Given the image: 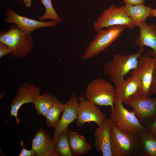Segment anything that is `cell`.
<instances>
[{
	"label": "cell",
	"instance_id": "ac0fdd59",
	"mask_svg": "<svg viewBox=\"0 0 156 156\" xmlns=\"http://www.w3.org/2000/svg\"><path fill=\"white\" fill-rule=\"evenodd\" d=\"M151 9L150 6H146L143 3L136 5H125V11L132 20L135 27L146 22V18L151 16Z\"/></svg>",
	"mask_w": 156,
	"mask_h": 156
},
{
	"label": "cell",
	"instance_id": "2e32d148",
	"mask_svg": "<svg viewBox=\"0 0 156 156\" xmlns=\"http://www.w3.org/2000/svg\"><path fill=\"white\" fill-rule=\"evenodd\" d=\"M140 35L135 44L139 46L140 49H144V46L153 49L149 52L153 57L156 58V25L153 23L149 25L144 22L138 26Z\"/></svg>",
	"mask_w": 156,
	"mask_h": 156
},
{
	"label": "cell",
	"instance_id": "4fadbf2b",
	"mask_svg": "<svg viewBox=\"0 0 156 156\" xmlns=\"http://www.w3.org/2000/svg\"><path fill=\"white\" fill-rule=\"evenodd\" d=\"M113 123L110 118H105L94 131V145L96 148L101 151L103 156H112L111 141Z\"/></svg>",
	"mask_w": 156,
	"mask_h": 156
},
{
	"label": "cell",
	"instance_id": "5bb4252c",
	"mask_svg": "<svg viewBox=\"0 0 156 156\" xmlns=\"http://www.w3.org/2000/svg\"><path fill=\"white\" fill-rule=\"evenodd\" d=\"M79 103L76 94L73 92L70 98L64 104L62 116L55 128L52 138L53 141L59 134L66 131L69 125L77 118Z\"/></svg>",
	"mask_w": 156,
	"mask_h": 156
},
{
	"label": "cell",
	"instance_id": "4316f807",
	"mask_svg": "<svg viewBox=\"0 0 156 156\" xmlns=\"http://www.w3.org/2000/svg\"><path fill=\"white\" fill-rule=\"evenodd\" d=\"M155 93H156V65L153 72L152 82L150 90V95H153Z\"/></svg>",
	"mask_w": 156,
	"mask_h": 156
},
{
	"label": "cell",
	"instance_id": "8992f818",
	"mask_svg": "<svg viewBox=\"0 0 156 156\" xmlns=\"http://www.w3.org/2000/svg\"><path fill=\"white\" fill-rule=\"evenodd\" d=\"M108 28L106 30L102 29L97 32L94 39L85 48L82 59H90L104 51L120 37L127 28L118 25L110 27Z\"/></svg>",
	"mask_w": 156,
	"mask_h": 156
},
{
	"label": "cell",
	"instance_id": "7402d4cb",
	"mask_svg": "<svg viewBox=\"0 0 156 156\" xmlns=\"http://www.w3.org/2000/svg\"><path fill=\"white\" fill-rule=\"evenodd\" d=\"M68 128L54 141L55 151L58 156H73L68 141Z\"/></svg>",
	"mask_w": 156,
	"mask_h": 156
},
{
	"label": "cell",
	"instance_id": "f546056e",
	"mask_svg": "<svg viewBox=\"0 0 156 156\" xmlns=\"http://www.w3.org/2000/svg\"><path fill=\"white\" fill-rule=\"evenodd\" d=\"M24 2L26 8H29L31 7L32 0H22Z\"/></svg>",
	"mask_w": 156,
	"mask_h": 156
},
{
	"label": "cell",
	"instance_id": "8fae6325",
	"mask_svg": "<svg viewBox=\"0 0 156 156\" xmlns=\"http://www.w3.org/2000/svg\"><path fill=\"white\" fill-rule=\"evenodd\" d=\"M78 99L79 103L76 123L77 126L81 127L85 123L90 122L99 126L106 118L105 114L95 103L83 96H79Z\"/></svg>",
	"mask_w": 156,
	"mask_h": 156
},
{
	"label": "cell",
	"instance_id": "52a82bcc",
	"mask_svg": "<svg viewBox=\"0 0 156 156\" xmlns=\"http://www.w3.org/2000/svg\"><path fill=\"white\" fill-rule=\"evenodd\" d=\"M118 25L125 26L130 29L135 27L132 20L125 11V5L117 7L114 4L111 5L108 8L103 10L93 24L96 32L105 27Z\"/></svg>",
	"mask_w": 156,
	"mask_h": 156
},
{
	"label": "cell",
	"instance_id": "603a6c76",
	"mask_svg": "<svg viewBox=\"0 0 156 156\" xmlns=\"http://www.w3.org/2000/svg\"><path fill=\"white\" fill-rule=\"evenodd\" d=\"M64 104L57 100L53 104L44 116L46 119V125L50 128H55L59 121V118L62 112Z\"/></svg>",
	"mask_w": 156,
	"mask_h": 156
},
{
	"label": "cell",
	"instance_id": "484cf974",
	"mask_svg": "<svg viewBox=\"0 0 156 156\" xmlns=\"http://www.w3.org/2000/svg\"><path fill=\"white\" fill-rule=\"evenodd\" d=\"M11 49L4 43H0V58L1 59L7 55L11 53Z\"/></svg>",
	"mask_w": 156,
	"mask_h": 156
},
{
	"label": "cell",
	"instance_id": "5b68a950",
	"mask_svg": "<svg viewBox=\"0 0 156 156\" xmlns=\"http://www.w3.org/2000/svg\"><path fill=\"white\" fill-rule=\"evenodd\" d=\"M85 98L100 107H114L115 90L109 82L101 78L94 79L87 86Z\"/></svg>",
	"mask_w": 156,
	"mask_h": 156
},
{
	"label": "cell",
	"instance_id": "7a4b0ae2",
	"mask_svg": "<svg viewBox=\"0 0 156 156\" xmlns=\"http://www.w3.org/2000/svg\"><path fill=\"white\" fill-rule=\"evenodd\" d=\"M0 43L5 44L11 49L10 54L13 57L21 59L31 51L34 39L31 34L14 24L10 26L8 31L0 32Z\"/></svg>",
	"mask_w": 156,
	"mask_h": 156
},
{
	"label": "cell",
	"instance_id": "ba28073f",
	"mask_svg": "<svg viewBox=\"0 0 156 156\" xmlns=\"http://www.w3.org/2000/svg\"><path fill=\"white\" fill-rule=\"evenodd\" d=\"M122 103L132 108L136 116L143 126L156 120V96L151 98L143 96L138 92Z\"/></svg>",
	"mask_w": 156,
	"mask_h": 156
},
{
	"label": "cell",
	"instance_id": "cb8c5ba5",
	"mask_svg": "<svg viewBox=\"0 0 156 156\" xmlns=\"http://www.w3.org/2000/svg\"><path fill=\"white\" fill-rule=\"evenodd\" d=\"M42 3L45 9L44 14L38 17V19L40 21L50 19L57 22H62L63 20L55 12L52 5L51 0H41Z\"/></svg>",
	"mask_w": 156,
	"mask_h": 156
},
{
	"label": "cell",
	"instance_id": "6da1fadb",
	"mask_svg": "<svg viewBox=\"0 0 156 156\" xmlns=\"http://www.w3.org/2000/svg\"><path fill=\"white\" fill-rule=\"evenodd\" d=\"M144 49L139 50L134 54L126 55H115L112 60L104 64L103 72L108 76L115 86V90L118 88L124 81V77L131 70L138 66V59L142 55Z\"/></svg>",
	"mask_w": 156,
	"mask_h": 156
},
{
	"label": "cell",
	"instance_id": "44dd1931",
	"mask_svg": "<svg viewBox=\"0 0 156 156\" xmlns=\"http://www.w3.org/2000/svg\"><path fill=\"white\" fill-rule=\"evenodd\" d=\"M141 148L145 156H156V136L147 131L139 135Z\"/></svg>",
	"mask_w": 156,
	"mask_h": 156
},
{
	"label": "cell",
	"instance_id": "9a60e30c",
	"mask_svg": "<svg viewBox=\"0 0 156 156\" xmlns=\"http://www.w3.org/2000/svg\"><path fill=\"white\" fill-rule=\"evenodd\" d=\"M31 145V149L36 152L37 156H58L55 151L52 138L42 127L36 132Z\"/></svg>",
	"mask_w": 156,
	"mask_h": 156
},
{
	"label": "cell",
	"instance_id": "d4e9b609",
	"mask_svg": "<svg viewBox=\"0 0 156 156\" xmlns=\"http://www.w3.org/2000/svg\"><path fill=\"white\" fill-rule=\"evenodd\" d=\"M20 144L22 146L23 148L21 150L19 156H37L36 152L34 150L31 149L28 150L25 148L24 146V142L22 140L20 141Z\"/></svg>",
	"mask_w": 156,
	"mask_h": 156
},
{
	"label": "cell",
	"instance_id": "9c48e42d",
	"mask_svg": "<svg viewBox=\"0 0 156 156\" xmlns=\"http://www.w3.org/2000/svg\"><path fill=\"white\" fill-rule=\"evenodd\" d=\"M156 65V58L143 55L138 59L137 67L131 73V75L138 77L141 82L139 93L148 97L150 95L154 70Z\"/></svg>",
	"mask_w": 156,
	"mask_h": 156
},
{
	"label": "cell",
	"instance_id": "e0dca14e",
	"mask_svg": "<svg viewBox=\"0 0 156 156\" xmlns=\"http://www.w3.org/2000/svg\"><path fill=\"white\" fill-rule=\"evenodd\" d=\"M141 82L137 77L131 76L125 79L118 88L115 90L116 97L123 103L130 97L139 92Z\"/></svg>",
	"mask_w": 156,
	"mask_h": 156
},
{
	"label": "cell",
	"instance_id": "ffe728a7",
	"mask_svg": "<svg viewBox=\"0 0 156 156\" xmlns=\"http://www.w3.org/2000/svg\"><path fill=\"white\" fill-rule=\"evenodd\" d=\"M57 100L53 94L48 92L38 95L35 99L33 104L35 110L38 115L46 116L54 102Z\"/></svg>",
	"mask_w": 156,
	"mask_h": 156
},
{
	"label": "cell",
	"instance_id": "f1b7e54d",
	"mask_svg": "<svg viewBox=\"0 0 156 156\" xmlns=\"http://www.w3.org/2000/svg\"><path fill=\"white\" fill-rule=\"evenodd\" d=\"M125 4H129L132 5H136L142 3L145 1V0H122Z\"/></svg>",
	"mask_w": 156,
	"mask_h": 156
},
{
	"label": "cell",
	"instance_id": "3957f363",
	"mask_svg": "<svg viewBox=\"0 0 156 156\" xmlns=\"http://www.w3.org/2000/svg\"><path fill=\"white\" fill-rule=\"evenodd\" d=\"M114 107L111 108L110 118L114 125L120 131L139 136L148 130L140 122L132 110L129 111L124 107L121 101L115 97Z\"/></svg>",
	"mask_w": 156,
	"mask_h": 156
},
{
	"label": "cell",
	"instance_id": "7c38bea8",
	"mask_svg": "<svg viewBox=\"0 0 156 156\" xmlns=\"http://www.w3.org/2000/svg\"><path fill=\"white\" fill-rule=\"evenodd\" d=\"M6 23H13L16 25L27 34H31L35 30L44 27H55L57 22L52 20L47 22L38 21L20 16L11 8H8L5 13Z\"/></svg>",
	"mask_w": 156,
	"mask_h": 156
},
{
	"label": "cell",
	"instance_id": "d6986e66",
	"mask_svg": "<svg viewBox=\"0 0 156 156\" xmlns=\"http://www.w3.org/2000/svg\"><path fill=\"white\" fill-rule=\"evenodd\" d=\"M68 139L73 156L84 155L91 148V145L87 142L83 136L76 132L70 131L69 128Z\"/></svg>",
	"mask_w": 156,
	"mask_h": 156
},
{
	"label": "cell",
	"instance_id": "30bf717a",
	"mask_svg": "<svg viewBox=\"0 0 156 156\" xmlns=\"http://www.w3.org/2000/svg\"><path fill=\"white\" fill-rule=\"evenodd\" d=\"M41 88L29 82H24L21 86L17 87L16 93L12 101L10 107V114L7 120L11 116H14L16 119V123L18 124L20 119L18 117V113L19 109L24 104L32 103L34 101L41 92Z\"/></svg>",
	"mask_w": 156,
	"mask_h": 156
},
{
	"label": "cell",
	"instance_id": "83f0119b",
	"mask_svg": "<svg viewBox=\"0 0 156 156\" xmlns=\"http://www.w3.org/2000/svg\"><path fill=\"white\" fill-rule=\"evenodd\" d=\"M145 127L148 131L156 136V120L149 123Z\"/></svg>",
	"mask_w": 156,
	"mask_h": 156
},
{
	"label": "cell",
	"instance_id": "277c9868",
	"mask_svg": "<svg viewBox=\"0 0 156 156\" xmlns=\"http://www.w3.org/2000/svg\"><path fill=\"white\" fill-rule=\"evenodd\" d=\"M111 145L112 156L134 155L142 151L139 136L122 131L114 125L111 131Z\"/></svg>",
	"mask_w": 156,
	"mask_h": 156
},
{
	"label": "cell",
	"instance_id": "4dcf8cb0",
	"mask_svg": "<svg viewBox=\"0 0 156 156\" xmlns=\"http://www.w3.org/2000/svg\"><path fill=\"white\" fill-rule=\"evenodd\" d=\"M151 16L156 18V9L151 8Z\"/></svg>",
	"mask_w": 156,
	"mask_h": 156
}]
</instances>
